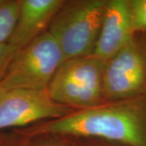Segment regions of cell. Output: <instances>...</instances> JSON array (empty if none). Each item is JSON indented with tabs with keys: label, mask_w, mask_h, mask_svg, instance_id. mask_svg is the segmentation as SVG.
<instances>
[{
	"label": "cell",
	"mask_w": 146,
	"mask_h": 146,
	"mask_svg": "<svg viewBox=\"0 0 146 146\" xmlns=\"http://www.w3.org/2000/svg\"><path fill=\"white\" fill-rule=\"evenodd\" d=\"M15 131L25 136L58 135L121 146H146V97L105 102Z\"/></svg>",
	"instance_id": "1"
},
{
	"label": "cell",
	"mask_w": 146,
	"mask_h": 146,
	"mask_svg": "<svg viewBox=\"0 0 146 146\" xmlns=\"http://www.w3.org/2000/svg\"><path fill=\"white\" fill-rule=\"evenodd\" d=\"M108 0H65L48 32L64 61L94 54Z\"/></svg>",
	"instance_id": "2"
},
{
	"label": "cell",
	"mask_w": 146,
	"mask_h": 146,
	"mask_svg": "<svg viewBox=\"0 0 146 146\" xmlns=\"http://www.w3.org/2000/svg\"><path fill=\"white\" fill-rule=\"evenodd\" d=\"M106 63L94 54L63 61L47 88L48 94L55 102L75 110L101 105L105 102Z\"/></svg>",
	"instance_id": "3"
},
{
	"label": "cell",
	"mask_w": 146,
	"mask_h": 146,
	"mask_svg": "<svg viewBox=\"0 0 146 146\" xmlns=\"http://www.w3.org/2000/svg\"><path fill=\"white\" fill-rule=\"evenodd\" d=\"M63 61L60 47L47 31L16 51L0 84V91L15 89L47 90Z\"/></svg>",
	"instance_id": "4"
},
{
	"label": "cell",
	"mask_w": 146,
	"mask_h": 146,
	"mask_svg": "<svg viewBox=\"0 0 146 146\" xmlns=\"http://www.w3.org/2000/svg\"><path fill=\"white\" fill-rule=\"evenodd\" d=\"M105 102L146 97V33H135L106 63Z\"/></svg>",
	"instance_id": "5"
},
{
	"label": "cell",
	"mask_w": 146,
	"mask_h": 146,
	"mask_svg": "<svg viewBox=\"0 0 146 146\" xmlns=\"http://www.w3.org/2000/svg\"><path fill=\"white\" fill-rule=\"evenodd\" d=\"M75 110L55 102L47 90L0 91V132L19 130L70 115Z\"/></svg>",
	"instance_id": "6"
},
{
	"label": "cell",
	"mask_w": 146,
	"mask_h": 146,
	"mask_svg": "<svg viewBox=\"0 0 146 146\" xmlns=\"http://www.w3.org/2000/svg\"><path fill=\"white\" fill-rule=\"evenodd\" d=\"M65 0H21L16 25L7 43L16 50L46 33Z\"/></svg>",
	"instance_id": "7"
},
{
	"label": "cell",
	"mask_w": 146,
	"mask_h": 146,
	"mask_svg": "<svg viewBox=\"0 0 146 146\" xmlns=\"http://www.w3.org/2000/svg\"><path fill=\"white\" fill-rule=\"evenodd\" d=\"M133 35L129 0H108L94 55L108 62Z\"/></svg>",
	"instance_id": "8"
},
{
	"label": "cell",
	"mask_w": 146,
	"mask_h": 146,
	"mask_svg": "<svg viewBox=\"0 0 146 146\" xmlns=\"http://www.w3.org/2000/svg\"><path fill=\"white\" fill-rule=\"evenodd\" d=\"M16 134V146H84L82 141L68 136L58 135H39L25 136Z\"/></svg>",
	"instance_id": "9"
},
{
	"label": "cell",
	"mask_w": 146,
	"mask_h": 146,
	"mask_svg": "<svg viewBox=\"0 0 146 146\" xmlns=\"http://www.w3.org/2000/svg\"><path fill=\"white\" fill-rule=\"evenodd\" d=\"M21 0H0V44L7 43L16 25Z\"/></svg>",
	"instance_id": "10"
},
{
	"label": "cell",
	"mask_w": 146,
	"mask_h": 146,
	"mask_svg": "<svg viewBox=\"0 0 146 146\" xmlns=\"http://www.w3.org/2000/svg\"><path fill=\"white\" fill-rule=\"evenodd\" d=\"M131 23L135 33H146V0H129Z\"/></svg>",
	"instance_id": "11"
},
{
	"label": "cell",
	"mask_w": 146,
	"mask_h": 146,
	"mask_svg": "<svg viewBox=\"0 0 146 146\" xmlns=\"http://www.w3.org/2000/svg\"><path fill=\"white\" fill-rule=\"evenodd\" d=\"M16 51L17 50L11 46L8 43L0 44V84L5 77L11 62Z\"/></svg>",
	"instance_id": "12"
},
{
	"label": "cell",
	"mask_w": 146,
	"mask_h": 146,
	"mask_svg": "<svg viewBox=\"0 0 146 146\" xmlns=\"http://www.w3.org/2000/svg\"><path fill=\"white\" fill-rule=\"evenodd\" d=\"M0 146H16V136L13 131L0 132Z\"/></svg>",
	"instance_id": "13"
},
{
	"label": "cell",
	"mask_w": 146,
	"mask_h": 146,
	"mask_svg": "<svg viewBox=\"0 0 146 146\" xmlns=\"http://www.w3.org/2000/svg\"><path fill=\"white\" fill-rule=\"evenodd\" d=\"M80 141L83 142L84 146H121L119 145L103 142V141H91V140H80Z\"/></svg>",
	"instance_id": "14"
}]
</instances>
